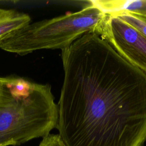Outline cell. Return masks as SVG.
Here are the masks:
<instances>
[{
	"instance_id": "cell-4",
	"label": "cell",
	"mask_w": 146,
	"mask_h": 146,
	"mask_svg": "<svg viewBox=\"0 0 146 146\" xmlns=\"http://www.w3.org/2000/svg\"><path fill=\"white\" fill-rule=\"evenodd\" d=\"M100 36L128 63L146 73V36L139 31L108 15Z\"/></svg>"
},
{
	"instance_id": "cell-3",
	"label": "cell",
	"mask_w": 146,
	"mask_h": 146,
	"mask_svg": "<svg viewBox=\"0 0 146 146\" xmlns=\"http://www.w3.org/2000/svg\"><path fill=\"white\" fill-rule=\"evenodd\" d=\"M88 3L79 11L29 23L1 43L0 48L25 55L42 49L62 50L87 33L100 36L108 15Z\"/></svg>"
},
{
	"instance_id": "cell-1",
	"label": "cell",
	"mask_w": 146,
	"mask_h": 146,
	"mask_svg": "<svg viewBox=\"0 0 146 146\" xmlns=\"http://www.w3.org/2000/svg\"><path fill=\"white\" fill-rule=\"evenodd\" d=\"M62 59L56 128L66 146H144L146 73L94 33L62 50Z\"/></svg>"
},
{
	"instance_id": "cell-2",
	"label": "cell",
	"mask_w": 146,
	"mask_h": 146,
	"mask_svg": "<svg viewBox=\"0 0 146 146\" xmlns=\"http://www.w3.org/2000/svg\"><path fill=\"white\" fill-rule=\"evenodd\" d=\"M58 106L48 84L0 78V146L44 137L56 128Z\"/></svg>"
},
{
	"instance_id": "cell-6",
	"label": "cell",
	"mask_w": 146,
	"mask_h": 146,
	"mask_svg": "<svg viewBox=\"0 0 146 146\" xmlns=\"http://www.w3.org/2000/svg\"><path fill=\"white\" fill-rule=\"evenodd\" d=\"M30 21L31 18L27 14L12 9H0V43Z\"/></svg>"
},
{
	"instance_id": "cell-7",
	"label": "cell",
	"mask_w": 146,
	"mask_h": 146,
	"mask_svg": "<svg viewBox=\"0 0 146 146\" xmlns=\"http://www.w3.org/2000/svg\"><path fill=\"white\" fill-rule=\"evenodd\" d=\"M113 15L133 27L146 36V18L128 13H123Z\"/></svg>"
},
{
	"instance_id": "cell-8",
	"label": "cell",
	"mask_w": 146,
	"mask_h": 146,
	"mask_svg": "<svg viewBox=\"0 0 146 146\" xmlns=\"http://www.w3.org/2000/svg\"><path fill=\"white\" fill-rule=\"evenodd\" d=\"M39 146H66L58 134H49L44 137Z\"/></svg>"
},
{
	"instance_id": "cell-5",
	"label": "cell",
	"mask_w": 146,
	"mask_h": 146,
	"mask_svg": "<svg viewBox=\"0 0 146 146\" xmlns=\"http://www.w3.org/2000/svg\"><path fill=\"white\" fill-rule=\"evenodd\" d=\"M90 2L108 15L128 13L146 18V0H92Z\"/></svg>"
}]
</instances>
